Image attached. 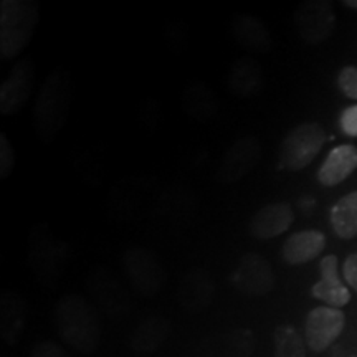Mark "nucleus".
<instances>
[{
  "mask_svg": "<svg viewBox=\"0 0 357 357\" xmlns=\"http://www.w3.org/2000/svg\"><path fill=\"white\" fill-rule=\"evenodd\" d=\"M55 323L60 337L82 354H91L101 341V328L93 306L77 294H66L55 306Z\"/></svg>",
  "mask_w": 357,
  "mask_h": 357,
  "instance_id": "nucleus-1",
  "label": "nucleus"
},
{
  "mask_svg": "<svg viewBox=\"0 0 357 357\" xmlns=\"http://www.w3.org/2000/svg\"><path fill=\"white\" fill-rule=\"evenodd\" d=\"M71 102L70 77L55 70L45 79L33 106V129L38 139L52 141L63 129Z\"/></svg>",
  "mask_w": 357,
  "mask_h": 357,
  "instance_id": "nucleus-2",
  "label": "nucleus"
},
{
  "mask_svg": "<svg viewBox=\"0 0 357 357\" xmlns=\"http://www.w3.org/2000/svg\"><path fill=\"white\" fill-rule=\"evenodd\" d=\"M38 24L33 0H3L0 3V56L12 60L26 47Z\"/></svg>",
  "mask_w": 357,
  "mask_h": 357,
  "instance_id": "nucleus-3",
  "label": "nucleus"
},
{
  "mask_svg": "<svg viewBox=\"0 0 357 357\" xmlns=\"http://www.w3.org/2000/svg\"><path fill=\"white\" fill-rule=\"evenodd\" d=\"M326 144V131L318 123H301L287 132L280 146L278 171L298 172L310 166Z\"/></svg>",
  "mask_w": 357,
  "mask_h": 357,
  "instance_id": "nucleus-4",
  "label": "nucleus"
},
{
  "mask_svg": "<svg viewBox=\"0 0 357 357\" xmlns=\"http://www.w3.org/2000/svg\"><path fill=\"white\" fill-rule=\"evenodd\" d=\"M261 142L258 137L245 136L231 142L223 153L217 171V182L230 185L248 176L261 160Z\"/></svg>",
  "mask_w": 357,
  "mask_h": 357,
  "instance_id": "nucleus-5",
  "label": "nucleus"
},
{
  "mask_svg": "<svg viewBox=\"0 0 357 357\" xmlns=\"http://www.w3.org/2000/svg\"><path fill=\"white\" fill-rule=\"evenodd\" d=\"M293 20L300 37L310 45L326 42L336 29V13L333 3L326 0L301 2L293 13Z\"/></svg>",
  "mask_w": 357,
  "mask_h": 357,
  "instance_id": "nucleus-6",
  "label": "nucleus"
},
{
  "mask_svg": "<svg viewBox=\"0 0 357 357\" xmlns=\"http://www.w3.org/2000/svg\"><path fill=\"white\" fill-rule=\"evenodd\" d=\"M123 263L129 281L142 296H154L160 291L166 273L154 253L141 247L129 248L124 253Z\"/></svg>",
  "mask_w": 357,
  "mask_h": 357,
  "instance_id": "nucleus-7",
  "label": "nucleus"
},
{
  "mask_svg": "<svg viewBox=\"0 0 357 357\" xmlns=\"http://www.w3.org/2000/svg\"><path fill=\"white\" fill-rule=\"evenodd\" d=\"M346 326L344 312L337 307L318 306L307 312L305 342L312 352H323L341 336Z\"/></svg>",
  "mask_w": 357,
  "mask_h": 357,
  "instance_id": "nucleus-8",
  "label": "nucleus"
},
{
  "mask_svg": "<svg viewBox=\"0 0 357 357\" xmlns=\"http://www.w3.org/2000/svg\"><path fill=\"white\" fill-rule=\"evenodd\" d=\"M35 84V65L30 58H20L12 66L0 86V113L15 114L29 101Z\"/></svg>",
  "mask_w": 357,
  "mask_h": 357,
  "instance_id": "nucleus-9",
  "label": "nucleus"
},
{
  "mask_svg": "<svg viewBox=\"0 0 357 357\" xmlns=\"http://www.w3.org/2000/svg\"><path fill=\"white\" fill-rule=\"evenodd\" d=\"M231 280L240 291L258 298L270 293L275 284V275L270 263L258 253H245L240 258Z\"/></svg>",
  "mask_w": 357,
  "mask_h": 357,
  "instance_id": "nucleus-10",
  "label": "nucleus"
},
{
  "mask_svg": "<svg viewBox=\"0 0 357 357\" xmlns=\"http://www.w3.org/2000/svg\"><path fill=\"white\" fill-rule=\"evenodd\" d=\"M294 220L291 205L287 202L265 204L250 218V235L258 240H271L284 234Z\"/></svg>",
  "mask_w": 357,
  "mask_h": 357,
  "instance_id": "nucleus-11",
  "label": "nucleus"
},
{
  "mask_svg": "<svg viewBox=\"0 0 357 357\" xmlns=\"http://www.w3.org/2000/svg\"><path fill=\"white\" fill-rule=\"evenodd\" d=\"M321 278L312 284L311 294L316 300L323 301L324 306H331L341 310L351 301L349 288L339 278L337 257L326 255L319 261Z\"/></svg>",
  "mask_w": 357,
  "mask_h": 357,
  "instance_id": "nucleus-12",
  "label": "nucleus"
},
{
  "mask_svg": "<svg viewBox=\"0 0 357 357\" xmlns=\"http://www.w3.org/2000/svg\"><path fill=\"white\" fill-rule=\"evenodd\" d=\"M215 294V283L212 275L204 268H194L181 281L178 300L190 312H200L211 306Z\"/></svg>",
  "mask_w": 357,
  "mask_h": 357,
  "instance_id": "nucleus-13",
  "label": "nucleus"
},
{
  "mask_svg": "<svg viewBox=\"0 0 357 357\" xmlns=\"http://www.w3.org/2000/svg\"><path fill=\"white\" fill-rule=\"evenodd\" d=\"M229 30L236 43L255 53H268L273 48V38L258 17L236 13L229 22Z\"/></svg>",
  "mask_w": 357,
  "mask_h": 357,
  "instance_id": "nucleus-14",
  "label": "nucleus"
},
{
  "mask_svg": "<svg viewBox=\"0 0 357 357\" xmlns=\"http://www.w3.org/2000/svg\"><path fill=\"white\" fill-rule=\"evenodd\" d=\"M326 248V235L321 230H301L288 236L281 248V257L288 265H305L318 258Z\"/></svg>",
  "mask_w": 357,
  "mask_h": 357,
  "instance_id": "nucleus-15",
  "label": "nucleus"
},
{
  "mask_svg": "<svg viewBox=\"0 0 357 357\" xmlns=\"http://www.w3.org/2000/svg\"><path fill=\"white\" fill-rule=\"evenodd\" d=\"M356 169L357 147L354 144H341L329 151L316 176L321 185L334 187L344 182Z\"/></svg>",
  "mask_w": 357,
  "mask_h": 357,
  "instance_id": "nucleus-16",
  "label": "nucleus"
},
{
  "mask_svg": "<svg viewBox=\"0 0 357 357\" xmlns=\"http://www.w3.org/2000/svg\"><path fill=\"white\" fill-rule=\"evenodd\" d=\"M263 79H265L263 68L255 58L240 56L231 65L229 77H227V86L235 95L252 98L261 91Z\"/></svg>",
  "mask_w": 357,
  "mask_h": 357,
  "instance_id": "nucleus-17",
  "label": "nucleus"
},
{
  "mask_svg": "<svg viewBox=\"0 0 357 357\" xmlns=\"http://www.w3.org/2000/svg\"><path fill=\"white\" fill-rule=\"evenodd\" d=\"M182 105H184L185 113L199 121H207L212 119L218 113V101L215 95L207 84L195 82L185 88L182 95Z\"/></svg>",
  "mask_w": 357,
  "mask_h": 357,
  "instance_id": "nucleus-18",
  "label": "nucleus"
},
{
  "mask_svg": "<svg viewBox=\"0 0 357 357\" xmlns=\"http://www.w3.org/2000/svg\"><path fill=\"white\" fill-rule=\"evenodd\" d=\"M329 222L339 238L351 240L357 236V190L344 195L333 205Z\"/></svg>",
  "mask_w": 357,
  "mask_h": 357,
  "instance_id": "nucleus-19",
  "label": "nucleus"
},
{
  "mask_svg": "<svg viewBox=\"0 0 357 357\" xmlns=\"http://www.w3.org/2000/svg\"><path fill=\"white\" fill-rule=\"evenodd\" d=\"M171 331V324L164 318H149L137 326L136 333L132 336V349L137 354H149L166 341Z\"/></svg>",
  "mask_w": 357,
  "mask_h": 357,
  "instance_id": "nucleus-20",
  "label": "nucleus"
},
{
  "mask_svg": "<svg viewBox=\"0 0 357 357\" xmlns=\"http://www.w3.org/2000/svg\"><path fill=\"white\" fill-rule=\"evenodd\" d=\"M25 307L17 294L6 293L2 298V337L7 344H15L24 329Z\"/></svg>",
  "mask_w": 357,
  "mask_h": 357,
  "instance_id": "nucleus-21",
  "label": "nucleus"
},
{
  "mask_svg": "<svg viewBox=\"0 0 357 357\" xmlns=\"http://www.w3.org/2000/svg\"><path fill=\"white\" fill-rule=\"evenodd\" d=\"M273 357H306L305 341L293 326L281 324L276 328Z\"/></svg>",
  "mask_w": 357,
  "mask_h": 357,
  "instance_id": "nucleus-22",
  "label": "nucleus"
},
{
  "mask_svg": "<svg viewBox=\"0 0 357 357\" xmlns=\"http://www.w3.org/2000/svg\"><path fill=\"white\" fill-rule=\"evenodd\" d=\"M255 349V334L250 329H238L227 337L229 357H250Z\"/></svg>",
  "mask_w": 357,
  "mask_h": 357,
  "instance_id": "nucleus-23",
  "label": "nucleus"
},
{
  "mask_svg": "<svg viewBox=\"0 0 357 357\" xmlns=\"http://www.w3.org/2000/svg\"><path fill=\"white\" fill-rule=\"evenodd\" d=\"M337 86L351 100H357V66H344L337 75Z\"/></svg>",
  "mask_w": 357,
  "mask_h": 357,
  "instance_id": "nucleus-24",
  "label": "nucleus"
},
{
  "mask_svg": "<svg viewBox=\"0 0 357 357\" xmlns=\"http://www.w3.org/2000/svg\"><path fill=\"white\" fill-rule=\"evenodd\" d=\"M13 164H15V155L10 141L6 134H0V178H7L10 176Z\"/></svg>",
  "mask_w": 357,
  "mask_h": 357,
  "instance_id": "nucleus-25",
  "label": "nucleus"
},
{
  "mask_svg": "<svg viewBox=\"0 0 357 357\" xmlns=\"http://www.w3.org/2000/svg\"><path fill=\"white\" fill-rule=\"evenodd\" d=\"M339 126L341 131L349 137H357V105L347 106L339 116Z\"/></svg>",
  "mask_w": 357,
  "mask_h": 357,
  "instance_id": "nucleus-26",
  "label": "nucleus"
},
{
  "mask_svg": "<svg viewBox=\"0 0 357 357\" xmlns=\"http://www.w3.org/2000/svg\"><path fill=\"white\" fill-rule=\"evenodd\" d=\"M30 357H68V356L65 354V351L61 349L56 342L43 341L33 347Z\"/></svg>",
  "mask_w": 357,
  "mask_h": 357,
  "instance_id": "nucleus-27",
  "label": "nucleus"
},
{
  "mask_svg": "<svg viewBox=\"0 0 357 357\" xmlns=\"http://www.w3.org/2000/svg\"><path fill=\"white\" fill-rule=\"evenodd\" d=\"M342 275H344L346 283L357 293V252L351 253L346 258L344 265H342Z\"/></svg>",
  "mask_w": 357,
  "mask_h": 357,
  "instance_id": "nucleus-28",
  "label": "nucleus"
},
{
  "mask_svg": "<svg viewBox=\"0 0 357 357\" xmlns=\"http://www.w3.org/2000/svg\"><path fill=\"white\" fill-rule=\"evenodd\" d=\"M342 6H346V7L354 8V10H357V0H344V2H342Z\"/></svg>",
  "mask_w": 357,
  "mask_h": 357,
  "instance_id": "nucleus-29",
  "label": "nucleus"
},
{
  "mask_svg": "<svg viewBox=\"0 0 357 357\" xmlns=\"http://www.w3.org/2000/svg\"><path fill=\"white\" fill-rule=\"evenodd\" d=\"M351 357H357V356H351Z\"/></svg>",
  "mask_w": 357,
  "mask_h": 357,
  "instance_id": "nucleus-30",
  "label": "nucleus"
}]
</instances>
